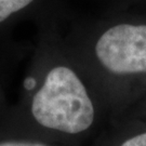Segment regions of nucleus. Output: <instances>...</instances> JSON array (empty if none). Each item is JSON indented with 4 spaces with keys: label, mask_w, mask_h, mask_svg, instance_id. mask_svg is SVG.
<instances>
[{
    "label": "nucleus",
    "mask_w": 146,
    "mask_h": 146,
    "mask_svg": "<svg viewBox=\"0 0 146 146\" xmlns=\"http://www.w3.org/2000/svg\"><path fill=\"white\" fill-rule=\"evenodd\" d=\"M96 122V110L82 80L67 66L50 69L40 87L29 96L25 110L2 113L0 128L62 135L87 133Z\"/></svg>",
    "instance_id": "obj_1"
},
{
    "label": "nucleus",
    "mask_w": 146,
    "mask_h": 146,
    "mask_svg": "<svg viewBox=\"0 0 146 146\" xmlns=\"http://www.w3.org/2000/svg\"><path fill=\"white\" fill-rule=\"evenodd\" d=\"M94 51L101 66L113 75H145L146 25L110 27L99 38Z\"/></svg>",
    "instance_id": "obj_2"
},
{
    "label": "nucleus",
    "mask_w": 146,
    "mask_h": 146,
    "mask_svg": "<svg viewBox=\"0 0 146 146\" xmlns=\"http://www.w3.org/2000/svg\"><path fill=\"white\" fill-rule=\"evenodd\" d=\"M0 146H55L40 139L36 133L1 129Z\"/></svg>",
    "instance_id": "obj_3"
},
{
    "label": "nucleus",
    "mask_w": 146,
    "mask_h": 146,
    "mask_svg": "<svg viewBox=\"0 0 146 146\" xmlns=\"http://www.w3.org/2000/svg\"><path fill=\"white\" fill-rule=\"evenodd\" d=\"M34 0H0V25L26 9Z\"/></svg>",
    "instance_id": "obj_4"
},
{
    "label": "nucleus",
    "mask_w": 146,
    "mask_h": 146,
    "mask_svg": "<svg viewBox=\"0 0 146 146\" xmlns=\"http://www.w3.org/2000/svg\"><path fill=\"white\" fill-rule=\"evenodd\" d=\"M110 146H146V129L127 131L111 142Z\"/></svg>",
    "instance_id": "obj_5"
},
{
    "label": "nucleus",
    "mask_w": 146,
    "mask_h": 146,
    "mask_svg": "<svg viewBox=\"0 0 146 146\" xmlns=\"http://www.w3.org/2000/svg\"><path fill=\"white\" fill-rule=\"evenodd\" d=\"M2 113H3V110H2V106H1V103H0V116L2 115Z\"/></svg>",
    "instance_id": "obj_6"
}]
</instances>
